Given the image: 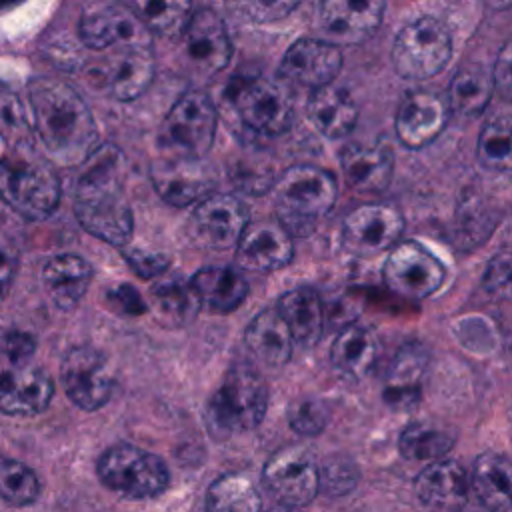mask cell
I'll list each match as a JSON object with an SVG mask.
<instances>
[{"label": "cell", "mask_w": 512, "mask_h": 512, "mask_svg": "<svg viewBox=\"0 0 512 512\" xmlns=\"http://www.w3.org/2000/svg\"><path fill=\"white\" fill-rule=\"evenodd\" d=\"M108 304L120 312V314H130V316H140L148 310V304L144 302V298L138 294L136 288H132L130 284H120L116 288H112L108 294Z\"/></svg>", "instance_id": "cell-49"}, {"label": "cell", "mask_w": 512, "mask_h": 512, "mask_svg": "<svg viewBox=\"0 0 512 512\" xmlns=\"http://www.w3.org/2000/svg\"><path fill=\"white\" fill-rule=\"evenodd\" d=\"M276 220L290 236H308L332 210L338 186L330 172L312 164L286 168L272 186Z\"/></svg>", "instance_id": "cell-3"}, {"label": "cell", "mask_w": 512, "mask_h": 512, "mask_svg": "<svg viewBox=\"0 0 512 512\" xmlns=\"http://www.w3.org/2000/svg\"><path fill=\"white\" fill-rule=\"evenodd\" d=\"M96 470L106 488L134 500L160 496L170 482L168 466L160 456L128 442L108 446Z\"/></svg>", "instance_id": "cell-6"}, {"label": "cell", "mask_w": 512, "mask_h": 512, "mask_svg": "<svg viewBox=\"0 0 512 512\" xmlns=\"http://www.w3.org/2000/svg\"><path fill=\"white\" fill-rule=\"evenodd\" d=\"M66 396L82 410H98L114 390V376L104 354L88 344L72 346L60 364Z\"/></svg>", "instance_id": "cell-11"}, {"label": "cell", "mask_w": 512, "mask_h": 512, "mask_svg": "<svg viewBox=\"0 0 512 512\" xmlns=\"http://www.w3.org/2000/svg\"><path fill=\"white\" fill-rule=\"evenodd\" d=\"M482 288L496 300L512 302V252L490 258L482 276Z\"/></svg>", "instance_id": "cell-44"}, {"label": "cell", "mask_w": 512, "mask_h": 512, "mask_svg": "<svg viewBox=\"0 0 512 512\" xmlns=\"http://www.w3.org/2000/svg\"><path fill=\"white\" fill-rule=\"evenodd\" d=\"M268 408V386L262 376L244 362H236L224 374L220 386L206 404L208 430L218 436H234L256 428Z\"/></svg>", "instance_id": "cell-5"}, {"label": "cell", "mask_w": 512, "mask_h": 512, "mask_svg": "<svg viewBox=\"0 0 512 512\" xmlns=\"http://www.w3.org/2000/svg\"><path fill=\"white\" fill-rule=\"evenodd\" d=\"M182 42L186 60L202 76L218 74L232 58V42L226 26L210 8H202L190 16L188 26L182 32Z\"/></svg>", "instance_id": "cell-17"}, {"label": "cell", "mask_w": 512, "mask_h": 512, "mask_svg": "<svg viewBox=\"0 0 512 512\" xmlns=\"http://www.w3.org/2000/svg\"><path fill=\"white\" fill-rule=\"evenodd\" d=\"M330 418L326 402L314 396H302L294 400L288 408V424L298 436H316L320 434Z\"/></svg>", "instance_id": "cell-42"}, {"label": "cell", "mask_w": 512, "mask_h": 512, "mask_svg": "<svg viewBox=\"0 0 512 512\" xmlns=\"http://www.w3.org/2000/svg\"><path fill=\"white\" fill-rule=\"evenodd\" d=\"M276 308L286 320L296 344L310 348L320 340L324 328V308L314 288L298 286L284 292Z\"/></svg>", "instance_id": "cell-30"}, {"label": "cell", "mask_w": 512, "mask_h": 512, "mask_svg": "<svg viewBox=\"0 0 512 512\" xmlns=\"http://www.w3.org/2000/svg\"><path fill=\"white\" fill-rule=\"evenodd\" d=\"M356 466L346 458H330L320 466V490L330 496H342L356 484Z\"/></svg>", "instance_id": "cell-45"}, {"label": "cell", "mask_w": 512, "mask_h": 512, "mask_svg": "<svg viewBox=\"0 0 512 512\" xmlns=\"http://www.w3.org/2000/svg\"><path fill=\"white\" fill-rule=\"evenodd\" d=\"M386 0H322L320 24L334 44H358L374 34Z\"/></svg>", "instance_id": "cell-22"}, {"label": "cell", "mask_w": 512, "mask_h": 512, "mask_svg": "<svg viewBox=\"0 0 512 512\" xmlns=\"http://www.w3.org/2000/svg\"><path fill=\"white\" fill-rule=\"evenodd\" d=\"M0 198L26 220L48 218L60 202V180L34 148H12L0 160Z\"/></svg>", "instance_id": "cell-4"}, {"label": "cell", "mask_w": 512, "mask_h": 512, "mask_svg": "<svg viewBox=\"0 0 512 512\" xmlns=\"http://www.w3.org/2000/svg\"><path fill=\"white\" fill-rule=\"evenodd\" d=\"M156 192L172 206L202 202L216 188V176L204 158H160L150 168Z\"/></svg>", "instance_id": "cell-16"}, {"label": "cell", "mask_w": 512, "mask_h": 512, "mask_svg": "<svg viewBox=\"0 0 512 512\" xmlns=\"http://www.w3.org/2000/svg\"><path fill=\"white\" fill-rule=\"evenodd\" d=\"M54 396V382L44 368L12 364L0 370V412L8 416H36Z\"/></svg>", "instance_id": "cell-20"}, {"label": "cell", "mask_w": 512, "mask_h": 512, "mask_svg": "<svg viewBox=\"0 0 512 512\" xmlns=\"http://www.w3.org/2000/svg\"><path fill=\"white\" fill-rule=\"evenodd\" d=\"M80 40L90 50L122 46L152 48V32L140 16L122 4H96L80 18Z\"/></svg>", "instance_id": "cell-12"}, {"label": "cell", "mask_w": 512, "mask_h": 512, "mask_svg": "<svg viewBox=\"0 0 512 512\" xmlns=\"http://www.w3.org/2000/svg\"><path fill=\"white\" fill-rule=\"evenodd\" d=\"M330 360L334 368L344 376H366L378 360L376 334L360 324H350L342 328L330 348Z\"/></svg>", "instance_id": "cell-33"}, {"label": "cell", "mask_w": 512, "mask_h": 512, "mask_svg": "<svg viewBox=\"0 0 512 512\" xmlns=\"http://www.w3.org/2000/svg\"><path fill=\"white\" fill-rule=\"evenodd\" d=\"M346 184L360 194L384 192L394 174V154L386 144H350L340 152Z\"/></svg>", "instance_id": "cell-25"}, {"label": "cell", "mask_w": 512, "mask_h": 512, "mask_svg": "<svg viewBox=\"0 0 512 512\" xmlns=\"http://www.w3.org/2000/svg\"><path fill=\"white\" fill-rule=\"evenodd\" d=\"M152 312L168 328H184L198 316L202 302L192 280L174 278L152 288Z\"/></svg>", "instance_id": "cell-34"}, {"label": "cell", "mask_w": 512, "mask_h": 512, "mask_svg": "<svg viewBox=\"0 0 512 512\" xmlns=\"http://www.w3.org/2000/svg\"><path fill=\"white\" fill-rule=\"evenodd\" d=\"M414 488L426 512H462L468 500L466 472L456 460L448 458H438L424 466Z\"/></svg>", "instance_id": "cell-24"}, {"label": "cell", "mask_w": 512, "mask_h": 512, "mask_svg": "<svg viewBox=\"0 0 512 512\" xmlns=\"http://www.w3.org/2000/svg\"><path fill=\"white\" fill-rule=\"evenodd\" d=\"M0 352L12 364H26L36 352V338L24 330H6L0 336Z\"/></svg>", "instance_id": "cell-48"}, {"label": "cell", "mask_w": 512, "mask_h": 512, "mask_svg": "<svg viewBox=\"0 0 512 512\" xmlns=\"http://www.w3.org/2000/svg\"><path fill=\"white\" fill-rule=\"evenodd\" d=\"M458 224H460L462 234L472 236L474 242H478V240L482 242V238L494 226V216L482 200L472 198L462 204V208L458 212Z\"/></svg>", "instance_id": "cell-46"}, {"label": "cell", "mask_w": 512, "mask_h": 512, "mask_svg": "<svg viewBox=\"0 0 512 512\" xmlns=\"http://www.w3.org/2000/svg\"><path fill=\"white\" fill-rule=\"evenodd\" d=\"M494 92L492 76L478 68H462L454 74L448 90V106L460 118H476L488 106Z\"/></svg>", "instance_id": "cell-37"}, {"label": "cell", "mask_w": 512, "mask_h": 512, "mask_svg": "<svg viewBox=\"0 0 512 512\" xmlns=\"http://www.w3.org/2000/svg\"><path fill=\"white\" fill-rule=\"evenodd\" d=\"M404 230L402 214L390 204H362L342 222L344 248L358 258H374L398 244Z\"/></svg>", "instance_id": "cell-14"}, {"label": "cell", "mask_w": 512, "mask_h": 512, "mask_svg": "<svg viewBox=\"0 0 512 512\" xmlns=\"http://www.w3.org/2000/svg\"><path fill=\"white\" fill-rule=\"evenodd\" d=\"M340 68L342 52L338 44L330 40L302 38L286 50L278 72L288 82L316 90L332 84Z\"/></svg>", "instance_id": "cell-19"}, {"label": "cell", "mask_w": 512, "mask_h": 512, "mask_svg": "<svg viewBox=\"0 0 512 512\" xmlns=\"http://www.w3.org/2000/svg\"><path fill=\"white\" fill-rule=\"evenodd\" d=\"M462 512H464V510H462Z\"/></svg>", "instance_id": "cell-55"}, {"label": "cell", "mask_w": 512, "mask_h": 512, "mask_svg": "<svg viewBox=\"0 0 512 512\" xmlns=\"http://www.w3.org/2000/svg\"><path fill=\"white\" fill-rule=\"evenodd\" d=\"M448 102L428 90L404 96L398 106L394 128L406 148H424L444 130L448 122Z\"/></svg>", "instance_id": "cell-23"}, {"label": "cell", "mask_w": 512, "mask_h": 512, "mask_svg": "<svg viewBox=\"0 0 512 512\" xmlns=\"http://www.w3.org/2000/svg\"><path fill=\"white\" fill-rule=\"evenodd\" d=\"M0 222H2V214H0Z\"/></svg>", "instance_id": "cell-54"}, {"label": "cell", "mask_w": 512, "mask_h": 512, "mask_svg": "<svg viewBox=\"0 0 512 512\" xmlns=\"http://www.w3.org/2000/svg\"><path fill=\"white\" fill-rule=\"evenodd\" d=\"M216 108L200 90L184 92L166 114L158 146L164 158H204L214 142Z\"/></svg>", "instance_id": "cell-7"}, {"label": "cell", "mask_w": 512, "mask_h": 512, "mask_svg": "<svg viewBox=\"0 0 512 512\" xmlns=\"http://www.w3.org/2000/svg\"><path fill=\"white\" fill-rule=\"evenodd\" d=\"M456 442V432L448 424L430 420L410 422L398 438V450L406 460L432 462L444 458Z\"/></svg>", "instance_id": "cell-35"}, {"label": "cell", "mask_w": 512, "mask_h": 512, "mask_svg": "<svg viewBox=\"0 0 512 512\" xmlns=\"http://www.w3.org/2000/svg\"><path fill=\"white\" fill-rule=\"evenodd\" d=\"M476 158L488 170H512V104L486 118L478 136Z\"/></svg>", "instance_id": "cell-36"}, {"label": "cell", "mask_w": 512, "mask_h": 512, "mask_svg": "<svg viewBox=\"0 0 512 512\" xmlns=\"http://www.w3.org/2000/svg\"><path fill=\"white\" fill-rule=\"evenodd\" d=\"M262 482L278 504L300 508L320 492V466L306 446L288 444L266 460Z\"/></svg>", "instance_id": "cell-9"}, {"label": "cell", "mask_w": 512, "mask_h": 512, "mask_svg": "<svg viewBox=\"0 0 512 512\" xmlns=\"http://www.w3.org/2000/svg\"><path fill=\"white\" fill-rule=\"evenodd\" d=\"M92 280V266L78 254H56L42 268V282L52 302L72 310L84 298Z\"/></svg>", "instance_id": "cell-27"}, {"label": "cell", "mask_w": 512, "mask_h": 512, "mask_svg": "<svg viewBox=\"0 0 512 512\" xmlns=\"http://www.w3.org/2000/svg\"><path fill=\"white\" fill-rule=\"evenodd\" d=\"M268 512H300V508H296V506H286V504H278V506L270 508Z\"/></svg>", "instance_id": "cell-53"}, {"label": "cell", "mask_w": 512, "mask_h": 512, "mask_svg": "<svg viewBox=\"0 0 512 512\" xmlns=\"http://www.w3.org/2000/svg\"><path fill=\"white\" fill-rule=\"evenodd\" d=\"M292 256V236L278 220L250 222L236 244L238 268L256 274L280 270L290 264Z\"/></svg>", "instance_id": "cell-18"}, {"label": "cell", "mask_w": 512, "mask_h": 512, "mask_svg": "<svg viewBox=\"0 0 512 512\" xmlns=\"http://www.w3.org/2000/svg\"><path fill=\"white\" fill-rule=\"evenodd\" d=\"M492 80L500 96L512 102V38H508L498 52V58L492 70Z\"/></svg>", "instance_id": "cell-50"}, {"label": "cell", "mask_w": 512, "mask_h": 512, "mask_svg": "<svg viewBox=\"0 0 512 512\" xmlns=\"http://www.w3.org/2000/svg\"><path fill=\"white\" fill-rule=\"evenodd\" d=\"M132 10L160 36H182L190 20V0H132Z\"/></svg>", "instance_id": "cell-39"}, {"label": "cell", "mask_w": 512, "mask_h": 512, "mask_svg": "<svg viewBox=\"0 0 512 512\" xmlns=\"http://www.w3.org/2000/svg\"><path fill=\"white\" fill-rule=\"evenodd\" d=\"M244 342L250 354L268 368L284 366L294 348V336L278 308L260 310L246 326Z\"/></svg>", "instance_id": "cell-26"}, {"label": "cell", "mask_w": 512, "mask_h": 512, "mask_svg": "<svg viewBox=\"0 0 512 512\" xmlns=\"http://www.w3.org/2000/svg\"><path fill=\"white\" fill-rule=\"evenodd\" d=\"M18 268V258L8 248H0V304L6 300Z\"/></svg>", "instance_id": "cell-51"}, {"label": "cell", "mask_w": 512, "mask_h": 512, "mask_svg": "<svg viewBox=\"0 0 512 512\" xmlns=\"http://www.w3.org/2000/svg\"><path fill=\"white\" fill-rule=\"evenodd\" d=\"M0 134L12 148H32V128L20 98L0 84Z\"/></svg>", "instance_id": "cell-41"}, {"label": "cell", "mask_w": 512, "mask_h": 512, "mask_svg": "<svg viewBox=\"0 0 512 512\" xmlns=\"http://www.w3.org/2000/svg\"><path fill=\"white\" fill-rule=\"evenodd\" d=\"M28 102L34 128L52 162L80 166L100 146L90 108L64 80L50 76L30 80Z\"/></svg>", "instance_id": "cell-1"}, {"label": "cell", "mask_w": 512, "mask_h": 512, "mask_svg": "<svg viewBox=\"0 0 512 512\" xmlns=\"http://www.w3.org/2000/svg\"><path fill=\"white\" fill-rule=\"evenodd\" d=\"M428 358V350L420 342H408L396 352L384 380V400L390 406L406 408L418 402Z\"/></svg>", "instance_id": "cell-28"}, {"label": "cell", "mask_w": 512, "mask_h": 512, "mask_svg": "<svg viewBox=\"0 0 512 512\" xmlns=\"http://www.w3.org/2000/svg\"><path fill=\"white\" fill-rule=\"evenodd\" d=\"M202 306L214 314L234 312L248 296V280L234 266H206L192 278Z\"/></svg>", "instance_id": "cell-29"}, {"label": "cell", "mask_w": 512, "mask_h": 512, "mask_svg": "<svg viewBox=\"0 0 512 512\" xmlns=\"http://www.w3.org/2000/svg\"><path fill=\"white\" fill-rule=\"evenodd\" d=\"M308 116L324 136L344 138L356 126L358 108L346 90L328 84L312 90L308 100Z\"/></svg>", "instance_id": "cell-32"}, {"label": "cell", "mask_w": 512, "mask_h": 512, "mask_svg": "<svg viewBox=\"0 0 512 512\" xmlns=\"http://www.w3.org/2000/svg\"><path fill=\"white\" fill-rule=\"evenodd\" d=\"M262 500L244 474H222L206 492V512H260Z\"/></svg>", "instance_id": "cell-38"}, {"label": "cell", "mask_w": 512, "mask_h": 512, "mask_svg": "<svg viewBox=\"0 0 512 512\" xmlns=\"http://www.w3.org/2000/svg\"><path fill=\"white\" fill-rule=\"evenodd\" d=\"M248 224V206L234 194L216 192L198 202L190 218L194 240L210 250H228L236 246Z\"/></svg>", "instance_id": "cell-15"}, {"label": "cell", "mask_w": 512, "mask_h": 512, "mask_svg": "<svg viewBox=\"0 0 512 512\" xmlns=\"http://www.w3.org/2000/svg\"><path fill=\"white\" fill-rule=\"evenodd\" d=\"M240 120L262 136H278L292 122V98L288 90L270 78L242 82L232 96Z\"/></svg>", "instance_id": "cell-13"}, {"label": "cell", "mask_w": 512, "mask_h": 512, "mask_svg": "<svg viewBox=\"0 0 512 512\" xmlns=\"http://www.w3.org/2000/svg\"><path fill=\"white\" fill-rule=\"evenodd\" d=\"M472 488L486 512H512V460L484 452L472 468Z\"/></svg>", "instance_id": "cell-31"}, {"label": "cell", "mask_w": 512, "mask_h": 512, "mask_svg": "<svg viewBox=\"0 0 512 512\" xmlns=\"http://www.w3.org/2000/svg\"><path fill=\"white\" fill-rule=\"evenodd\" d=\"M40 496L36 472L12 458H0V498L12 506H30Z\"/></svg>", "instance_id": "cell-40"}, {"label": "cell", "mask_w": 512, "mask_h": 512, "mask_svg": "<svg viewBox=\"0 0 512 512\" xmlns=\"http://www.w3.org/2000/svg\"><path fill=\"white\" fill-rule=\"evenodd\" d=\"M382 278L394 294L422 300L440 290L446 280V268L422 244L404 240L388 250Z\"/></svg>", "instance_id": "cell-10"}, {"label": "cell", "mask_w": 512, "mask_h": 512, "mask_svg": "<svg viewBox=\"0 0 512 512\" xmlns=\"http://www.w3.org/2000/svg\"><path fill=\"white\" fill-rule=\"evenodd\" d=\"M452 58V36L448 26L434 16H420L406 24L394 38V70L410 80L432 78Z\"/></svg>", "instance_id": "cell-8"}, {"label": "cell", "mask_w": 512, "mask_h": 512, "mask_svg": "<svg viewBox=\"0 0 512 512\" xmlns=\"http://www.w3.org/2000/svg\"><path fill=\"white\" fill-rule=\"evenodd\" d=\"M152 74L154 58L150 48H112L96 66L102 86L118 100L138 98L148 88Z\"/></svg>", "instance_id": "cell-21"}, {"label": "cell", "mask_w": 512, "mask_h": 512, "mask_svg": "<svg viewBox=\"0 0 512 512\" xmlns=\"http://www.w3.org/2000/svg\"><path fill=\"white\" fill-rule=\"evenodd\" d=\"M124 260L130 264V268L144 280L160 276L170 266V256L162 252L142 250V248H120Z\"/></svg>", "instance_id": "cell-47"}, {"label": "cell", "mask_w": 512, "mask_h": 512, "mask_svg": "<svg viewBox=\"0 0 512 512\" xmlns=\"http://www.w3.org/2000/svg\"><path fill=\"white\" fill-rule=\"evenodd\" d=\"M300 0H226L230 12L252 24L276 22L288 16Z\"/></svg>", "instance_id": "cell-43"}, {"label": "cell", "mask_w": 512, "mask_h": 512, "mask_svg": "<svg viewBox=\"0 0 512 512\" xmlns=\"http://www.w3.org/2000/svg\"><path fill=\"white\" fill-rule=\"evenodd\" d=\"M490 8L494 10H506V8H512V0H484Z\"/></svg>", "instance_id": "cell-52"}, {"label": "cell", "mask_w": 512, "mask_h": 512, "mask_svg": "<svg viewBox=\"0 0 512 512\" xmlns=\"http://www.w3.org/2000/svg\"><path fill=\"white\" fill-rule=\"evenodd\" d=\"M74 214L80 226L116 248H124L134 216L124 194V158L114 144H100L84 164L74 190Z\"/></svg>", "instance_id": "cell-2"}]
</instances>
